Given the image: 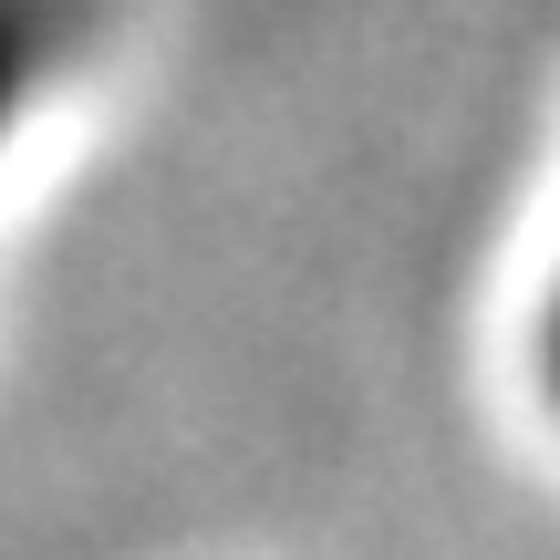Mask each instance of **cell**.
I'll use <instances>...</instances> for the list:
<instances>
[{
  "label": "cell",
  "instance_id": "6da1fadb",
  "mask_svg": "<svg viewBox=\"0 0 560 560\" xmlns=\"http://www.w3.org/2000/svg\"><path fill=\"white\" fill-rule=\"evenodd\" d=\"M62 52V0H0V115L21 104V83Z\"/></svg>",
  "mask_w": 560,
  "mask_h": 560
}]
</instances>
